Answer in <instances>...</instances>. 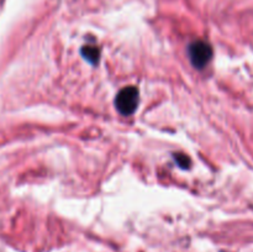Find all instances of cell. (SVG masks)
<instances>
[{"mask_svg": "<svg viewBox=\"0 0 253 252\" xmlns=\"http://www.w3.org/2000/svg\"><path fill=\"white\" fill-rule=\"evenodd\" d=\"M116 109L123 115H131L138 105V90L136 86H126L116 95Z\"/></svg>", "mask_w": 253, "mask_h": 252, "instance_id": "1", "label": "cell"}, {"mask_svg": "<svg viewBox=\"0 0 253 252\" xmlns=\"http://www.w3.org/2000/svg\"><path fill=\"white\" fill-rule=\"evenodd\" d=\"M212 56V49L209 43L204 41H195L189 46V57L193 66L202 69L209 63Z\"/></svg>", "mask_w": 253, "mask_h": 252, "instance_id": "2", "label": "cell"}, {"mask_svg": "<svg viewBox=\"0 0 253 252\" xmlns=\"http://www.w3.org/2000/svg\"><path fill=\"white\" fill-rule=\"evenodd\" d=\"M82 52H83V56L85 57L88 61H90L91 63H96V61L99 59V49L95 48V47L85 46Z\"/></svg>", "mask_w": 253, "mask_h": 252, "instance_id": "3", "label": "cell"}]
</instances>
